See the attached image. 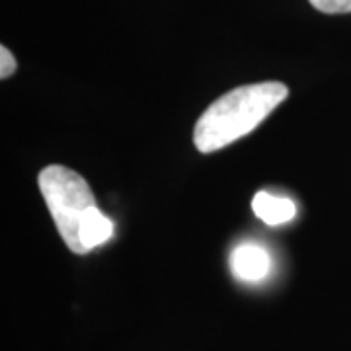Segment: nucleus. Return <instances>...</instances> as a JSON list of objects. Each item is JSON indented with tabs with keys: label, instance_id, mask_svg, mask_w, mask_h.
<instances>
[{
	"label": "nucleus",
	"instance_id": "obj_1",
	"mask_svg": "<svg viewBox=\"0 0 351 351\" xmlns=\"http://www.w3.org/2000/svg\"><path fill=\"white\" fill-rule=\"evenodd\" d=\"M287 96V86L281 82H258L226 92L197 119L193 129L195 149L209 154L246 137Z\"/></svg>",
	"mask_w": 351,
	"mask_h": 351
},
{
	"label": "nucleus",
	"instance_id": "obj_2",
	"mask_svg": "<svg viewBox=\"0 0 351 351\" xmlns=\"http://www.w3.org/2000/svg\"><path fill=\"white\" fill-rule=\"evenodd\" d=\"M38 184L66 248L80 254V234L92 215L98 211L88 182L75 170L51 164L41 170Z\"/></svg>",
	"mask_w": 351,
	"mask_h": 351
},
{
	"label": "nucleus",
	"instance_id": "obj_3",
	"mask_svg": "<svg viewBox=\"0 0 351 351\" xmlns=\"http://www.w3.org/2000/svg\"><path fill=\"white\" fill-rule=\"evenodd\" d=\"M271 258L258 244H240L230 252V271L239 281L258 283L269 276Z\"/></svg>",
	"mask_w": 351,
	"mask_h": 351
},
{
	"label": "nucleus",
	"instance_id": "obj_4",
	"mask_svg": "<svg viewBox=\"0 0 351 351\" xmlns=\"http://www.w3.org/2000/svg\"><path fill=\"white\" fill-rule=\"evenodd\" d=\"M252 209H254V215L260 221H263L265 225L269 226L285 225L289 221H293V217L297 213L295 203L289 197L271 195L267 191L256 193V197L252 201Z\"/></svg>",
	"mask_w": 351,
	"mask_h": 351
},
{
	"label": "nucleus",
	"instance_id": "obj_5",
	"mask_svg": "<svg viewBox=\"0 0 351 351\" xmlns=\"http://www.w3.org/2000/svg\"><path fill=\"white\" fill-rule=\"evenodd\" d=\"M316 10L324 14L351 12V0H308Z\"/></svg>",
	"mask_w": 351,
	"mask_h": 351
},
{
	"label": "nucleus",
	"instance_id": "obj_6",
	"mask_svg": "<svg viewBox=\"0 0 351 351\" xmlns=\"http://www.w3.org/2000/svg\"><path fill=\"white\" fill-rule=\"evenodd\" d=\"M0 59H2L0 76H2V78H8V76H12L14 71H16V59H14L12 53L6 49L4 45L0 47Z\"/></svg>",
	"mask_w": 351,
	"mask_h": 351
}]
</instances>
